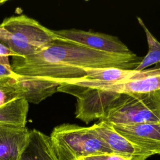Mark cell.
Segmentation results:
<instances>
[{"label": "cell", "mask_w": 160, "mask_h": 160, "mask_svg": "<svg viewBox=\"0 0 160 160\" xmlns=\"http://www.w3.org/2000/svg\"><path fill=\"white\" fill-rule=\"evenodd\" d=\"M142 58L132 52L99 51L58 39L31 56L12 57L11 69L19 76L68 83L86 74V69L116 68L134 70Z\"/></svg>", "instance_id": "obj_1"}, {"label": "cell", "mask_w": 160, "mask_h": 160, "mask_svg": "<svg viewBox=\"0 0 160 160\" xmlns=\"http://www.w3.org/2000/svg\"><path fill=\"white\" fill-rule=\"evenodd\" d=\"M58 39L53 30L26 15L7 18L0 24V42L18 56L36 54Z\"/></svg>", "instance_id": "obj_2"}, {"label": "cell", "mask_w": 160, "mask_h": 160, "mask_svg": "<svg viewBox=\"0 0 160 160\" xmlns=\"http://www.w3.org/2000/svg\"><path fill=\"white\" fill-rule=\"evenodd\" d=\"M50 138L59 160H79L89 156L112 152L92 126L62 124L53 129Z\"/></svg>", "instance_id": "obj_3"}, {"label": "cell", "mask_w": 160, "mask_h": 160, "mask_svg": "<svg viewBox=\"0 0 160 160\" xmlns=\"http://www.w3.org/2000/svg\"><path fill=\"white\" fill-rule=\"evenodd\" d=\"M53 31L60 40L89 49L112 53L131 52L119 38L109 34L76 29Z\"/></svg>", "instance_id": "obj_4"}, {"label": "cell", "mask_w": 160, "mask_h": 160, "mask_svg": "<svg viewBox=\"0 0 160 160\" xmlns=\"http://www.w3.org/2000/svg\"><path fill=\"white\" fill-rule=\"evenodd\" d=\"M112 126L117 132L151 156L160 154V121Z\"/></svg>", "instance_id": "obj_5"}, {"label": "cell", "mask_w": 160, "mask_h": 160, "mask_svg": "<svg viewBox=\"0 0 160 160\" xmlns=\"http://www.w3.org/2000/svg\"><path fill=\"white\" fill-rule=\"evenodd\" d=\"M112 152L129 158L131 160H146L151 156L117 132L112 124L102 121L92 125Z\"/></svg>", "instance_id": "obj_6"}, {"label": "cell", "mask_w": 160, "mask_h": 160, "mask_svg": "<svg viewBox=\"0 0 160 160\" xmlns=\"http://www.w3.org/2000/svg\"><path fill=\"white\" fill-rule=\"evenodd\" d=\"M160 72V70L148 69L143 71L128 70L116 68L86 69V76L79 79L71 81L82 84H111L128 82L140 79Z\"/></svg>", "instance_id": "obj_7"}, {"label": "cell", "mask_w": 160, "mask_h": 160, "mask_svg": "<svg viewBox=\"0 0 160 160\" xmlns=\"http://www.w3.org/2000/svg\"><path fill=\"white\" fill-rule=\"evenodd\" d=\"M59 84L46 79L19 76L15 82L17 99L28 103L39 104L56 92Z\"/></svg>", "instance_id": "obj_8"}, {"label": "cell", "mask_w": 160, "mask_h": 160, "mask_svg": "<svg viewBox=\"0 0 160 160\" xmlns=\"http://www.w3.org/2000/svg\"><path fill=\"white\" fill-rule=\"evenodd\" d=\"M29 134L26 127L0 126V160H18L28 141Z\"/></svg>", "instance_id": "obj_9"}, {"label": "cell", "mask_w": 160, "mask_h": 160, "mask_svg": "<svg viewBox=\"0 0 160 160\" xmlns=\"http://www.w3.org/2000/svg\"><path fill=\"white\" fill-rule=\"evenodd\" d=\"M66 84H71L84 88L99 89L118 93L149 92L160 90V72L140 79L122 83L98 84L71 82Z\"/></svg>", "instance_id": "obj_10"}, {"label": "cell", "mask_w": 160, "mask_h": 160, "mask_svg": "<svg viewBox=\"0 0 160 160\" xmlns=\"http://www.w3.org/2000/svg\"><path fill=\"white\" fill-rule=\"evenodd\" d=\"M18 160H59L52 147L50 136L32 129L28 141Z\"/></svg>", "instance_id": "obj_11"}, {"label": "cell", "mask_w": 160, "mask_h": 160, "mask_svg": "<svg viewBox=\"0 0 160 160\" xmlns=\"http://www.w3.org/2000/svg\"><path fill=\"white\" fill-rule=\"evenodd\" d=\"M29 103L22 99H14L0 107V126L25 128Z\"/></svg>", "instance_id": "obj_12"}, {"label": "cell", "mask_w": 160, "mask_h": 160, "mask_svg": "<svg viewBox=\"0 0 160 160\" xmlns=\"http://www.w3.org/2000/svg\"><path fill=\"white\" fill-rule=\"evenodd\" d=\"M137 19L145 32L148 45V51L146 55L142 58L139 64L134 70L143 71L152 65H155L153 68L154 69L160 70V42L149 31L142 19L139 17H138Z\"/></svg>", "instance_id": "obj_13"}, {"label": "cell", "mask_w": 160, "mask_h": 160, "mask_svg": "<svg viewBox=\"0 0 160 160\" xmlns=\"http://www.w3.org/2000/svg\"><path fill=\"white\" fill-rule=\"evenodd\" d=\"M17 78L4 77L0 78V107L17 99L15 88Z\"/></svg>", "instance_id": "obj_14"}, {"label": "cell", "mask_w": 160, "mask_h": 160, "mask_svg": "<svg viewBox=\"0 0 160 160\" xmlns=\"http://www.w3.org/2000/svg\"><path fill=\"white\" fill-rule=\"evenodd\" d=\"M10 56H18V55L0 42V63L7 68L11 69V63L9 60V57Z\"/></svg>", "instance_id": "obj_15"}, {"label": "cell", "mask_w": 160, "mask_h": 160, "mask_svg": "<svg viewBox=\"0 0 160 160\" xmlns=\"http://www.w3.org/2000/svg\"><path fill=\"white\" fill-rule=\"evenodd\" d=\"M79 160H131L129 158L120 156L113 152L104 153L87 156L79 159Z\"/></svg>", "instance_id": "obj_16"}, {"label": "cell", "mask_w": 160, "mask_h": 160, "mask_svg": "<svg viewBox=\"0 0 160 160\" xmlns=\"http://www.w3.org/2000/svg\"><path fill=\"white\" fill-rule=\"evenodd\" d=\"M18 76L13 72L11 69L7 68L6 66L0 63V78L4 77H12L17 78Z\"/></svg>", "instance_id": "obj_17"}, {"label": "cell", "mask_w": 160, "mask_h": 160, "mask_svg": "<svg viewBox=\"0 0 160 160\" xmlns=\"http://www.w3.org/2000/svg\"><path fill=\"white\" fill-rule=\"evenodd\" d=\"M6 2V1H4V0H0V5L4 3H5Z\"/></svg>", "instance_id": "obj_18"}]
</instances>
